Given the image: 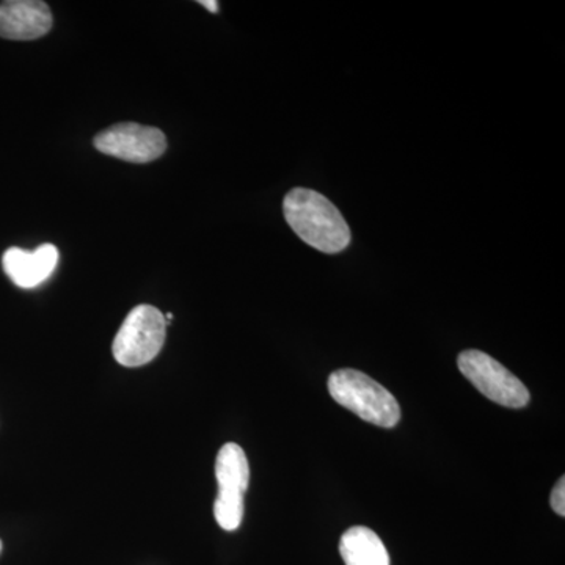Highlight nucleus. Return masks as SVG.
<instances>
[{
	"mask_svg": "<svg viewBox=\"0 0 565 565\" xmlns=\"http://www.w3.org/2000/svg\"><path fill=\"white\" fill-rule=\"evenodd\" d=\"M96 150L111 158L147 163L161 158L167 150L166 134L139 122H118L95 137Z\"/></svg>",
	"mask_w": 565,
	"mask_h": 565,
	"instance_id": "obj_6",
	"label": "nucleus"
},
{
	"mask_svg": "<svg viewBox=\"0 0 565 565\" xmlns=\"http://www.w3.org/2000/svg\"><path fill=\"white\" fill-rule=\"evenodd\" d=\"M340 553L345 565H390L384 542L366 526L345 531L340 542Z\"/></svg>",
	"mask_w": 565,
	"mask_h": 565,
	"instance_id": "obj_9",
	"label": "nucleus"
},
{
	"mask_svg": "<svg viewBox=\"0 0 565 565\" xmlns=\"http://www.w3.org/2000/svg\"><path fill=\"white\" fill-rule=\"evenodd\" d=\"M286 222L305 244L333 255L351 244V228L340 210L322 193L296 188L282 202Z\"/></svg>",
	"mask_w": 565,
	"mask_h": 565,
	"instance_id": "obj_1",
	"label": "nucleus"
},
{
	"mask_svg": "<svg viewBox=\"0 0 565 565\" xmlns=\"http://www.w3.org/2000/svg\"><path fill=\"white\" fill-rule=\"evenodd\" d=\"M200 6H203L204 9L210 10L211 13H218V2L217 0H200Z\"/></svg>",
	"mask_w": 565,
	"mask_h": 565,
	"instance_id": "obj_11",
	"label": "nucleus"
},
{
	"mask_svg": "<svg viewBox=\"0 0 565 565\" xmlns=\"http://www.w3.org/2000/svg\"><path fill=\"white\" fill-rule=\"evenodd\" d=\"M218 494L214 516L225 531H236L244 519V493L250 481V467L244 449L236 444L223 445L215 459Z\"/></svg>",
	"mask_w": 565,
	"mask_h": 565,
	"instance_id": "obj_4",
	"label": "nucleus"
},
{
	"mask_svg": "<svg viewBox=\"0 0 565 565\" xmlns=\"http://www.w3.org/2000/svg\"><path fill=\"white\" fill-rule=\"evenodd\" d=\"M330 396L366 423L394 427L401 419L396 397L384 385L356 370L334 371L329 377Z\"/></svg>",
	"mask_w": 565,
	"mask_h": 565,
	"instance_id": "obj_2",
	"label": "nucleus"
},
{
	"mask_svg": "<svg viewBox=\"0 0 565 565\" xmlns=\"http://www.w3.org/2000/svg\"><path fill=\"white\" fill-rule=\"evenodd\" d=\"M54 24L52 11L41 0H7L0 3V39L31 41L41 39Z\"/></svg>",
	"mask_w": 565,
	"mask_h": 565,
	"instance_id": "obj_7",
	"label": "nucleus"
},
{
	"mask_svg": "<svg viewBox=\"0 0 565 565\" xmlns=\"http://www.w3.org/2000/svg\"><path fill=\"white\" fill-rule=\"evenodd\" d=\"M457 366L487 399L509 408H523L530 403V392L522 381L486 352L463 351Z\"/></svg>",
	"mask_w": 565,
	"mask_h": 565,
	"instance_id": "obj_5",
	"label": "nucleus"
},
{
	"mask_svg": "<svg viewBox=\"0 0 565 565\" xmlns=\"http://www.w3.org/2000/svg\"><path fill=\"white\" fill-rule=\"evenodd\" d=\"M166 337V316L151 305H139L126 316L115 337L111 352L122 366H143L161 352Z\"/></svg>",
	"mask_w": 565,
	"mask_h": 565,
	"instance_id": "obj_3",
	"label": "nucleus"
},
{
	"mask_svg": "<svg viewBox=\"0 0 565 565\" xmlns=\"http://www.w3.org/2000/svg\"><path fill=\"white\" fill-rule=\"evenodd\" d=\"M0 553H2V541H0Z\"/></svg>",
	"mask_w": 565,
	"mask_h": 565,
	"instance_id": "obj_12",
	"label": "nucleus"
},
{
	"mask_svg": "<svg viewBox=\"0 0 565 565\" xmlns=\"http://www.w3.org/2000/svg\"><path fill=\"white\" fill-rule=\"evenodd\" d=\"M58 263L55 245L43 244L36 250L28 252L11 247L3 253L2 266L11 281L20 288L31 289L41 285L54 274Z\"/></svg>",
	"mask_w": 565,
	"mask_h": 565,
	"instance_id": "obj_8",
	"label": "nucleus"
},
{
	"mask_svg": "<svg viewBox=\"0 0 565 565\" xmlns=\"http://www.w3.org/2000/svg\"><path fill=\"white\" fill-rule=\"evenodd\" d=\"M550 503H552L553 511H555L557 515H561V516L565 515V478H564V476H563V478L559 479V481H557L555 489H553L552 500H550Z\"/></svg>",
	"mask_w": 565,
	"mask_h": 565,
	"instance_id": "obj_10",
	"label": "nucleus"
}]
</instances>
